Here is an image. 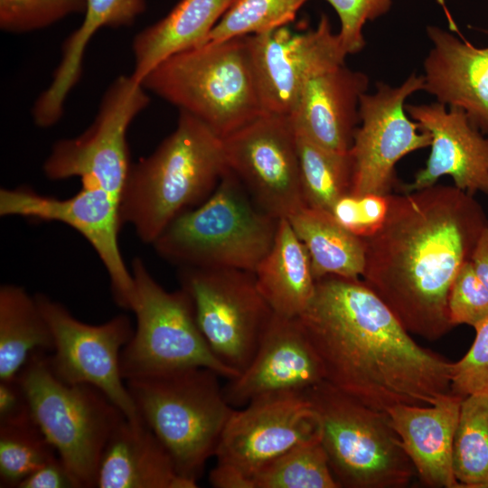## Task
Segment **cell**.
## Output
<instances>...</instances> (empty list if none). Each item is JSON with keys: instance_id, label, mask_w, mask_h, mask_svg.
I'll return each instance as SVG.
<instances>
[{"instance_id": "cell-1", "label": "cell", "mask_w": 488, "mask_h": 488, "mask_svg": "<svg viewBox=\"0 0 488 488\" xmlns=\"http://www.w3.org/2000/svg\"><path fill=\"white\" fill-rule=\"evenodd\" d=\"M381 226L365 242L361 280L410 333L434 342L454 327L451 285L470 260L488 216L474 195L437 183L388 195Z\"/></svg>"}, {"instance_id": "cell-2", "label": "cell", "mask_w": 488, "mask_h": 488, "mask_svg": "<svg viewBox=\"0 0 488 488\" xmlns=\"http://www.w3.org/2000/svg\"><path fill=\"white\" fill-rule=\"evenodd\" d=\"M297 318L324 380L368 407L428 406L451 393L453 361L417 343L361 278L316 280Z\"/></svg>"}, {"instance_id": "cell-3", "label": "cell", "mask_w": 488, "mask_h": 488, "mask_svg": "<svg viewBox=\"0 0 488 488\" xmlns=\"http://www.w3.org/2000/svg\"><path fill=\"white\" fill-rule=\"evenodd\" d=\"M228 169L222 138L179 110L175 129L131 164L120 202L122 224L153 244L176 217L205 201Z\"/></svg>"}, {"instance_id": "cell-4", "label": "cell", "mask_w": 488, "mask_h": 488, "mask_svg": "<svg viewBox=\"0 0 488 488\" xmlns=\"http://www.w3.org/2000/svg\"><path fill=\"white\" fill-rule=\"evenodd\" d=\"M141 84L221 138L264 112L247 36L207 42L176 53Z\"/></svg>"}, {"instance_id": "cell-5", "label": "cell", "mask_w": 488, "mask_h": 488, "mask_svg": "<svg viewBox=\"0 0 488 488\" xmlns=\"http://www.w3.org/2000/svg\"><path fill=\"white\" fill-rule=\"evenodd\" d=\"M278 222L228 169L211 194L176 217L152 245L180 267L254 272L274 243Z\"/></svg>"}, {"instance_id": "cell-6", "label": "cell", "mask_w": 488, "mask_h": 488, "mask_svg": "<svg viewBox=\"0 0 488 488\" xmlns=\"http://www.w3.org/2000/svg\"><path fill=\"white\" fill-rule=\"evenodd\" d=\"M220 377L209 368L192 367L126 380L139 417L166 448L179 474L196 483L234 410Z\"/></svg>"}, {"instance_id": "cell-7", "label": "cell", "mask_w": 488, "mask_h": 488, "mask_svg": "<svg viewBox=\"0 0 488 488\" xmlns=\"http://www.w3.org/2000/svg\"><path fill=\"white\" fill-rule=\"evenodd\" d=\"M16 378L32 418L77 488L96 487L103 451L126 415L98 388L57 377L46 352H34Z\"/></svg>"}, {"instance_id": "cell-8", "label": "cell", "mask_w": 488, "mask_h": 488, "mask_svg": "<svg viewBox=\"0 0 488 488\" xmlns=\"http://www.w3.org/2000/svg\"><path fill=\"white\" fill-rule=\"evenodd\" d=\"M320 422V439L340 487L400 488L417 474L388 412L329 382L304 391Z\"/></svg>"}, {"instance_id": "cell-9", "label": "cell", "mask_w": 488, "mask_h": 488, "mask_svg": "<svg viewBox=\"0 0 488 488\" xmlns=\"http://www.w3.org/2000/svg\"><path fill=\"white\" fill-rule=\"evenodd\" d=\"M136 326L120 353L125 380L192 367H205L228 380L239 374L220 361L198 326L194 307L183 289L169 292L151 276L142 259L132 261Z\"/></svg>"}, {"instance_id": "cell-10", "label": "cell", "mask_w": 488, "mask_h": 488, "mask_svg": "<svg viewBox=\"0 0 488 488\" xmlns=\"http://www.w3.org/2000/svg\"><path fill=\"white\" fill-rule=\"evenodd\" d=\"M179 281L192 299L209 348L239 374L255 355L274 314L258 288L254 273L182 267Z\"/></svg>"}, {"instance_id": "cell-11", "label": "cell", "mask_w": 488, "mask_h": 488, "mask_svg": "<svg viewBox=\"0 0 488 488\" xmlns=\"http://www.w3.org/2000/svg\"><path fill=\"white\" fill-rule=\"evenodd\" d=\"M150 102L146 89L130 76H118L106 89L89 127L57 141L43 164L51 180L73 176L120 200L130 169L127 132Z\"/></svg>"}, {"instance_id": "cell-12", "label": "cell", "mask_w": 488, "mask_h": 488, "mask_svg": "<svg viewBox=\"0 0 488 488\" xmlns=\"http://www.w3.org/2000/svg\"><path fill=\"white\" fill-rule=\"evenodd\" d=\"M423 89V76L412 73L398 87L378 82L375 92L361 97L360 124L350 149L349 194H391L397 184V164L408 154L430 146L429 133L405 108L408 97Z\"/></svg>"}, {"instance_id": "cell-13", "label": "cell", "mask_w": 488, "mask_h": 488, "mask_svg": "<svg viewBox=\"0 0 488 488\" xmlns=\"http://www.w3.org/2000/svg\"><path fill=\"white\" fill-rule=\"evenodd\" d=\"M222 142L228 168L262 210L280 220L306 207L290 116L264 111Z\"/></svg>"}, {"instance_id": "cell-14", "label": "cell", "mask_w": 488, "mask_h": 488, "mask_svg": "<svg viewBox=\"0 0 488 488\" xmlns=\"http://www.w3.org/2000/svg\"><path fill=\"white\" fill-rule=\"evenodd\" d=\"M35 298L52 333L49 362L54 374L69 383L98 388L127 418L137 417L119 367L121 351L134 333L130 319L119 314L101 324H89L45 295Z\"/></svg>"}, {"instance_id": "cell-15", "label": "cell", "mask_w": 488, "mask_h": 488, "mask_svg": "<svg viewBox=\"0 0 488 488\" xmlns=\"http://www.w3.org/2000/svg\"><path fill=\"white\" fill-rule=\"evenodd\" d=\"M320 434L318 415L305 392L264 395L234 408L214 456L253 488L254 476L266 465Z\"/></svg>"}, {"instance_id": "cell-16", "label": "cell", "mask_w": 488, "mask_h": 488, "mask_svg": "<svg viewBox=\"0 0 488 488\" xmlns=\"http://www.w3.org/2000/svg\"><path fill=\"white\" fill-rule=\"evenodd\" d=\"M120 202L107 191L88 184H81L80 192L67 199L45 196L26 187L0 190L1 216L59 221L80 232L106 267L116 304L132 310L135 282L118 244Z\"/></svg>"}, {"instance_id": "cell-17", "label": "cell", "mask_w": 488, "mask_h": 488, "mask_svg": "<svg viewBox=\"0 0 488 488\" xmlns=\"http://www.w3.org/2000/svg\"><path fill=\"white\" fill-rule=\"evenodd\" d=\"M247 41L264 111L286 116L293 114L310 79L345 64L348 55L325 14L305 33L286 25Z\"/></svg>"}, {"instance_id": "cell-18", "label": "cell", "mask_w": 488, "mask_h": 488, "mask_svg": "<svg viewBox=\"0 0 488 488\" xmlns=\"http://www.w3.org/2000/svg\"><path fill=\"white\" fill-rule=\"evenodd\" d=\"M409 117L431 136L426 165L403 192L420 190L450 176L454 185L474 195H488V136L469 120L460 108L438 101L429 104H406Z\"/></svg>"}, {"instance_id": "cell-19", "label": "cell", "mask_w": 488, "mask_h": 488, "mask_svg": "<svg viewBox=\"0 0 488 488\" xmlns=\"http://www.w3.org/2000/svg\"><path fill=\"white\" fill-rule=\"evenodd\" d=\"M323 380L321 362L298 318L273 314L251 361L228 380L223 393L239 408L258 397L304 392Z\"/></svg>"}, {"instance_id": "cell-20", "label": "cell", "mask_w": 488, "mask_h": 488, "mask_svg": "<svg viewBox=\"0 0 488 488\" xmlns=\"http://www.w3.org/2000/svg\"><path fill=\"white\" fill-rule=\"evenodd\" d=\"M423 67L424 89L436 101L462 109L488 136V46L477 47L436 25Z\"/></svg>"}, {"instance_id": "cell-21", "label": "cell", "mask_w": 488, "mask_h": 488, "mask_svg": "<svg viewBox=\"0 0 488 488\" xmlns=\"http://www.w3.org/2000/svg\"><path fill=\"white\" fill-rule=\"evenodd\" d=\"M369 82L365 73L345 64L310 79L290 116L296 133L324 148L349 152Z\"/></svg>"}, {"instance_id": "cell-22", "label": "cell", "mask_w": 488, "mask_h": 488, "mask_svg": "<svg viewBox=\"0 0 488 488\" xmlns=\"http://www.w3.org/2000/svg\"><path fill=\"white\" fill-rule=\"evenodd\" d=\"M464 398L452 392L434 405H398L387 412L424 484L461 488L453 471V444Z\"/></svg>"}, {"instance_id": "cell-23", "label": "cell", "mask_w": 488, "mask_h": 488, "mask_svg": "<svg viewBox=\"0 0 488 488\" xmlns=\"http://www.w3.org/2000/svg\"><path fill=\"white\" fill-rule=\"evenodd\" d=\"M99 488H195L181 476L154 432L139 417L125 418L110 436L96 478Z\"/></svg>"}, {"instance_id": "cell-24", "label": "cell", "mask_w": 488, "mask_h": 488, "mask_svg": "<svg viewBox=\"0 0 488 488\" xmlns=\"http://www.w3.org/2000/svg\"><path fill=\"white\" fill-rule=\"evenodd\" d=\"M232 0H181L169 14L133 39L131 76L141 83L169 57L206 42Z\"/></svg>"}, {"instance_id": "cell-25", "label": "cell", "mask_w": 488, "mask_h": 488, "mask_svg": "<svg viewBox=\"0 0 488 488\" xmlns=\"http://www.w3.org/2000/svg\"><path fill=\"white\" fill-rule=\"evenodd\" d=\"M259 292L275 314L299 317L315 292L308 252L287 219H280L274 243L253 272Z\"/></svg>"}, {"instance_id": "cell-26", "label": "cell", "mask_w": 488, "mask_h": 488, "mask_svg": "<svg viewBox=\"0 0 488 488\" xmlns=\"http://www.w3.org/2000/svg\"><path fill=\"white\" fill-rule=\"evenodd\" d=\"M287 220L308 252L315 280L362 277L364 239L342 226L331 212L304 207Z\"/></svg>"}, {"instance_id": "cell-27", "label": "cell", "mask_w": 488, "mask_h": 488, "mask_svg": "<svg viewBox=\"0 0 488 488\" xmlns=\"http://www.w3.org/2000/svg\"><path fill=\"white\" fill-rule=\"evenodd\" d=\"M53 337L37 300L18 286L0 288V380L17 377L36 352H52Z\"/></svg>"}, {"instance_id": "cell-28", "label": "cell", "mask_w": 488, "mask_h": 488, "mask_svg": "<svg viewBox=\"0 0 488 488\" xmlns=\"http://www.w3.org/2000/svg\"><path fill=\"white\" fill-rule=\"evenodd\" d=\"M296 140L305 204L331 212L335 202L351 191L352 163L350 151H333L297 134Z\"/></svg>"}, {"instance_id": "cell-29", "label": "cell", "mask_w": 488, "mask_h": 488, "mask_svg": "<svg viewBox=\"0 0 488 488\" xmlns=\"http://www.w3.org/2000/svg\"><path fill=\"white\" fill-rule=\"evenodd\" d=\"M453 471L461 488H488V394L469 395L462 400Z\"/></svg>"}, {"instance_id": "cell-30", "label": "cell", "mask_w": 488, "mask_h": 488, "mask_svg": "<svg viewBox=\"0 0 488 488\" xmlns=\"http://www.w3.org/2000/svg\"><path fill=\"white\" fill-rule=\"evenodd\" d=\"M58 456L29 409L0 420V486L18 487L35 470Z\"/></svg>"}, {"instance_id": "cell-31", "label": "cell", "mask_w": 488, "mask_h": 488, "mask_svg": "<svg viewBox=\"0 0 488 488\" xmlns=\"http://www.w3.org/2000/svg\"><path fill=\"white\" fill-rule=\"evenodd\" d=\"M253 488H340L321 439L302 443L277 457L253 478Z\"/></svg>"}, {"instance_id": "cell-32", "label": "cell", "mask_w": 488, "mask_h": 488, "mask_svg": "<svg viewBox=\"0 0 488 488\" xmlns=\"http://www.w3.org/2000/svg\"><path fill=\"white\" fill-rule=\"evenodd\" d=\"M308 0H232L207 42L258 34L287 25Z\"/></svg>"}, {"instance_id": "cell-33", "label": "cell", "mask_w": 488, "mask_h": 488, "mask_svg": "<svg viewBox=\"0 0 488 488\" xmlns=\"http://www.w3.org/2000/svg\"><path fill=\"white\" fill-rule=\"evenodd\" d=\"M86 0H0V28L23 33L46 28L86 11Z\"/></svg>"}, {"instance_id": "cell-34", "label": "cell", "mask_w": 488, "mask_h": 488, "mask_svg": "<svg viewBox=\"0 0 488 488\" xmlns=\"http://www.w3.org/2000/svg\"><path fill=\"white\" fill-rule=\"evenodd\" d=\"M447 311L453 327L466 324L474 328L488 317V289L471 260L462 266L451 285Z\"/></svg>"}, {"instance_id": "cell-35", "label": "cell", "mask_w": 488, "mask_h": 488, "mask_svg": "<svg viewBox=\"0 0 488 488\" xmlns=\"http://www.w3.org/2000/svg\"><path fill=\"white\" fill-rule=\"evenodd\" d=\"M474 329L475 337L470 349L452 364L451 392L462 398L488 394V317Z\"/></svg>"}, {"instance_id": "cell-36", "label": "cell", "mask_w": 488, "mask_h": 488, "mask_svg": "<svg viewBox=\"0 0 488 488\" xmlns=\"http://www.w3.org/2000/svg\"><path fill=\"white\" fill-rule=\"evenodd\" d=\"M340 20L339 38L348 55L360 52L365 46L363 27L387 14L392 0H325Z\"/></svg>"}, {"instance_id": "cell-37", "label": "cell", "mask_w": 488, "mask_h": 488, "mask_svg": "<svg viewBox=\"0 0 488 488\" xmlns=\"http://www.w3.org/2000/svg\"><path fill=\"white\" fill-rule=\"evenodd\" d=\"M388 208V195L346 194L335 202L331 214L349 231L365 239L381 226Z\"/></svg>"}, {"instance_id": "cell-38", "label": "cell", "mask_w": 488, "mask_h": 488, "mask_svg": "<svg viewBox=\"0 0 488 488\" xmlns=\"http://www.w3.org/2000/svg\"><path fill=\"white\" fill-rule=\"evenodd\" d=\"M87 7L117 27L130 26L145 11V0H86Z\"/></svg>"}, {"instance_id": "cell-39", "label": "cell", "mask_w": 488, "mask_h": 488, "mask_svg": "<svg viewBox=\"0 0 488 488\" xmlns=\"http://www.w3.org/2000/svg\"><path fill=\"white\" fill-rule=\"evenodd\" d=\"M17 488H77L59 456L50 460L20 483Z\"/></svg>"}, {"instance_id": "cell-40", "label": "cell", "mask_w": 488, "mask_h": 488, "mask_svg": "<svg viewBox=\"0 0 488 488\" xmlns=\"http://www.w3.org/2000/svg\"><path fill=\"white\" fill-rule=\"evenodd\" d=\"M28 409L24 393L17 378L0 380V420L15 417Z\"/></svg>"}, {"instance_id": "cell-41", "label": "cell", "mask_w": 488, "mask_h": 488, "mask_svg": "<svg viewBox=\"0 0 488 488\" xmlns=\"http://www.w3.org/2000/svg\"><path fill=\"white\" fill-rule=\"evenodd\" d=\"M470 260L477 276L488 289V227L479 237Z\"/></svg>"}]
</instances>
